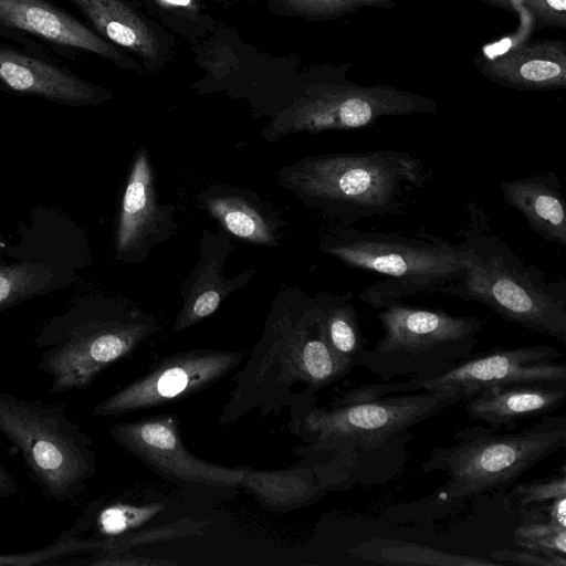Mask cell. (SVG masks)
Masks as SVG:
<instances>
[{
  "instance_id": "cell-33",
  "label": "cell",
  "mask_w": 566,
  "mask_h": 566,
  "mask_svg": "<svg viewBox=\"0 0 566 566\" xmlns=\"http://www.w3.org/2000/svg\"><path fill=\"white\" fill-rule=\"evenodd\" d=\"M91 557L77 560L74 564L94 566H167L176 565L177 562L160 558L142 557L130 552L123 553H93Z\"/></svg>"
},
{
  "instance_id": "cell-20",
  "label": "cell",
  "mask_w": 566,
  "mask_h": 566,
  "mask_svg": "<svg viewBox=\"0 0 566 566\" xmlns=\"http://www.w3.org/2000/svg\"><path fill=\"white\" fill-rule=\"evenodd\" d=\"M566 400V382L509 384L483 389L464 400L472 420L512 429L518 421L551 415Z\"/></svg>"
},
{
  "instance_id": "cell-12",
  "label": "cell",
  "mask_w": 566,
  "mask_h": 566,
  "mask_svg": "<svg viewBox=\"0 0 566 566\" xmlns=\"http://www.w3.org/2000/svg\"><path fill=\"white\" fill-rule=\"evenodd\" d=\"M109 434L148 469L192 493L233 490L243 475L242 467H222L193 455L181 439L175 415L117 422Z\"/></svg>"
},
{
  "instance_id": "cell-7",
  "label": "cell",
  "mask_w": 566,
  "mask_h": 566,
  "mask_svg": "<svg viewBox=\"0 0 566 566\" xmlns=\"http://www.w3.org/2000/svg\"><path fill=\"white\" fill-rule=\"evenodd\" d=\"M565 444L564 415H546L532 426L503 433L481 423L458 431L451 444L434 447L420 469L446 474L439 500L464 501L511 486Z\"/></svg>"
},
{
  "instance_id": "cell-4",
  "label": "cell",
  "mask_w": 566,
  "mask_h": 566,
  "mask_svg": "<svg viewBox=\"0 0 566 566\" xmlns=\"http://www.w3.org/2000/svg\"><path fill=\"white\" fill-rule=\"evenodd\" d=\"M465 210L467 223L455 234L471 262L461 279L439 293L480 303L509 323L566 343L565 279L551 280L538 265L520 258L494 232L476 201H469Z\"/></svg>"
},
{
  "instance_id": "cell-25",
  "label": "cell",
  "mask_w": 566,
  "mask_h": 566,
  "mask_svg": "<svg viewBox=\"0 0 566 566\" xmlns=\"http://www.w3.org/2000/svg\"><path fill=\"white\" fill-rule=\"evenodd\" d=\"M349 553L364 560L385 565H430V566H494L492 559L457 555L429 546L399 539L373 537L349 549Z\"/></svg>"
},
{
  "instance_id": "cell-36",
  "label": "cell",
  "mask_w": 566,
  "mask_h": 566,
  "mask_svg": "<svg viewBox=\"0 0 566 566\" xmlns=\"http://www.w3.org/2000/svg\"><path fill=\"white\" fill-rule=\"evenodd\" d=\"M19 492L18 480L0 462V499L15 496Z\"/></svg>"
},
{
  "instance_id": "cell-6",
  "label": "cell",
  "mask_w": 566,
  "mask_h": 566,
  "mask_svg": "<svg viewBox=\"0 0 566 566\" xmlns=\"http://www.w3.org/2000/svg\"><path fill=\"white\" fill-rule=\"evenodd\" d=\"M160 329L156 316L134 303L93 298L42 328L36 368L49 376L51 394L82 391Z\"/></svg>"
},
{
  "instance_id": "cell-35",
  "label": "cell",
  "mask_w": 566,
  "mask_h": 566,
  "mask_svg": "<svg viewBox=\"0 0 566 566\" xmlns=\"http://www.w3.org/2000/svg\"><path fill=\"white\" fill-rule=\"evenodd\" d=\"M527 4L539 22L566 25V0H528Z\"/></svg>"
},
{
  "instance_id": "cell-34",
  "label": "cell",
  "mask_w": 566,
  "mask_h": 566,
  "mask_svg": "<svg viewBox=\"0 0 566 566\" xmlns=\"http://www.w3.org/2000/svg\"><path fill=\"white\" fill-rule=\"evenodd\" d=\"M490 559L499 564H515L528 566H556L555 562L538 553L520 549H499L490 554Z\"/></svg>"
},
{
  "instance_id": "cell-18",
  "label": "cell",
  "mask_w": 566,
  "mask_h": 566,
  "mask_svg": "<svg viewBox=\"0 0 566 566\" xmlns=\"http://www.w3.org/2000/svg\"><path fill=\"white\" fill-rule=\"evenodd\" d=\"M0 84L52 102L86 106L112 99L109 91L50 61L0 43Z\"/></svg>"
},
{
  "instance_id": "cell-29",
  "label": "cell",
  "mask_w": 566,
  "mask_h": 566,
  "mask_svg": "<svg viewBox=\"0 0 566 566\" xmlns=\"http://www.w3.org/2000/svg\"><path fill=\"white\" fill-rule=\"evenodd\" d=\"M105 542L72 536L64 531L49 545L19 554H0V565L53 564L55 559L77 554H93L105 549Z\"/></svg>"
},
{
  "instance_id": "cell-32",
  "label": "cell",
  "mask_w": 566,
  "mask_h": 566,
  "mask_svg": "<svg viewBox=\"0 0 566 566\" xmlns=\"http://www.w3.org/2000/svg\"><path fill=\"white\" fill-rule=\"evenodd\" d=\"M154 11L171 28L189 34L199 28H207L209 23L198 0H145Z\"/></svg>"
},
{
  "instance_id": "cell-30",
  "label": "cell",
  "mask_w": 566,
  "mask_h": 566,
  "mask_svg": "<svg viewBox=\"0 0 566 566\" xmlns=\"http://www.w3.org/2000/svg\"><path fill=\"white\" fill-rule=\"evenodd\" d=\"M398 0H275L285 14L306 19H328L363 7L389 8Z\"/></svg>"
},
{
  "instance_id": "cell-22",
  "label": "cell",
  "mask_w": 566,
  "mask_h": 566,
  "mask_svg": "<svg viewBox=\"0 0 566 566\" xmlns=\"http://www.w3.org/2000/svg\"><path fill=\"white\" fill-rule=\"evenodd\" d=\"M491 80L517 90H551L566 85V45L562 41H536L518 45L483 62Z\"/></svg>"
},
{
  "instance_id": "cell-9",
  "label": "cell",
  "mask_w": 566,
  "mask_h": 566,
  "mask_svg": "<svg viewBox=\"0 0 566 566\" xmlns=\"http://www.w3.org/2000/svg\"><path fill=\"white\" fill-rule=\"evenodd\" d=\"M382 337L356 361L384 381L432 375L465 358L479 342L485 321L454 316L395 301L376 314Z\"/></svg>"
},
{
  "instance_id": "cell-2",
  "label": "cell",
  "mask_w": 566,
  "mask_h": 566,
  "mask_svg": "<svg viewBox=\"0 0 566 566\" xmlns=\"http://www.w3.org/2000/svg\"><path fill=\"white\" fill-rule=\"evenodd\" d=\"M352 369L331 348L313 295L297 285H281L218 423L233 424L253 411L265 417L316 403L321 389Z\"/></svg>"
},
{
  "instance_id": "cell-11",
  "label": "cell",
  "mask_w": 566,
  "mask_h": 566,
  "mask_svg": "<svg viewBox=\"0 0 566 566\" xmlns=\"http://www.w3.org/2000/svg\"><path fill=\"white\" fill-rule=\"evenodd\" d=\"M562 353L548 345H525L475 355L471 353L432 375L349 389L334 398L329 406H344L420 390L449 391L459 395L464 401L483 389L500 385L566 382V365L558 361Z\"/></svg>"
},
{
  "instance_id": "cell-28",
  "label": "cell",
  "mask_w": 566,
  "mask_h": 566,
  "mask_svg": "<svg viewBox=\"0 0 566 566\" xmlns=\"http://www.w3.org/2000/svg\"><path fill=\"white\" fill-rule=\"evenodd\" d=\"M52 280L44 263L0 264V312L42 291Z\"/></svg>"
},
{
  "instance_id": "cell-1",
  "label": "cell",
  "mask_w": 566,
  "mask_h": 566,
  "mask_svg": "<svg viewBox=\"0 0 566 566\" xmlns=\"http://www.w3.org/2000/svg\"><path fill=\"white\" fill-rule=\"evenodd\" d=\"M462 401L449 391L420 390L337 407L290 409L293 448L326 492L387 483L403 469L416 424Z\"/></svg>"
},
{
  "instance_id": "cell-21",
  "label": "cell",
  "mask_w": 566,
  "mask_h": 566,
  "mask_svg": "<svg viewBox=\"0 0 566 566\" xmlns=\"http://www.w3.org/2000/svg\"><path fill=\"white\" fill-rule=\"evenodd\" d=\"M103 39L137 54L149 69L165 63L168 45L160 31L124 0H67Z\"/></svg>"
},
{
  "instance_id": "cell-26",
  "label": "cell",
  "mask_w": 566,
  "mask_h": 566,
  "mask_svg": "<svg viewBox=\"0 0 566 566\" xmlns=\"http://www.w3.org/2000/svg\"><path fill=\"white\" fill-rule=\"evenodd\" d=\"M313 298L321 312L331 348L349 366L356 367L358 357L367 348V342L359 326L352 292H317Z\"/></svg>"
},
{
  "instance_id": "cell-27",
  "label": "cell",
  "mask_w": 566,
  "mask_h": 566,
  "mask_svg": "<svg viewBox=\"0 0 566 566\" xmlns=\"http://www.w3.org/2000/svg\"><path fill=\"white\" fill-rule=\"evenodd\" d=\"M209 521L191 516H184L166 523H156L129 534L104 541L106 544L105 549L99 553L130 552L137 547L166 541L202 536L206 533Z\"/></svg>"
},
{
  "instance_id": "cell-10",
  "label": "cell",
  "mask_w": 566,
  "mask_h": 566,
  "mask_svg": "<svg viewBox=\"0 0 566 566\" xmlns=\"http://www.w3.org/2000/svg\"><path fill=\"white\" fill-rule=\"evenodd\" d=\"M346 72L336 70L334 75L301 85L292 102L263 128L262 138L276 144L292 134L358 129L382 117L438 111L429 96L388 85H360L347 80Z\"/></svg>"
},
{
  "instance_id": "cell-8",
  "label": "cell",
  "mask_w": 566,
  "mask_h": 566,
  "mask_svg": "<svg viewBox=\"0 0 566 566\" xmlns=\"http://www.w3.org/2000/svg\"><path fill=\"white\" fill-rule=\"evenodd\" d=\"M0 436L43 495L57 503L78 496L97 474L93 440L64 406L0 392Z\"/></svg>"
},
{
  "instance_id": "cell-14",
  "label": "cell",
  "mask_w": 566,
  "mask_h": 566,
  "mask_svg": "<svg viewBox=\"0 0 566 566\" xmlns=\"http://www.w3.org/2000/svg\"><path fill=\"white\" fill-rule=\"evenodd\" d=\"M179 229L176 209L161 202L156 171L147 146L135 153L120 200L116 234V260L126 264L146 261L154 248L170 241Z\"/></svg>"
},
{
  "instance_id": "cell-3",
  "label": "cell",
  "mask_w": 566,
  "mask_h": 566,
  "mask_svg": "<svg viewBox=\"0 0 566 566\" xmlns=\"http://www.w3.org/2000/svg\"><path fill=\"white\" fill-rule=\"evenodd\" d=\"M276 184L328 223H353L398 212L408 193L428 181L424 163L410 153L381 148L324 153L283 166Z\"/></svg>"
},
{
  "instance_id": "cell-16",
  "label": "cell",
  "mask_w": 566,
  "mask_h": 566,
  "mask_svg": "<svg viewBox=\"0 0 566 566\" xmlns=\"http://www.w3.org/2000/svg\"><path fill=\"white\" fill-rule=\"evenodd\" d=\"M233 245L232 237L222 230L202 231L198 260L179 286L182 304L171 333L184 332L211 316L232 293L243 289L259 273V268H249L232 277L224 275L223 266Z\"/></svg>"
},
{
  "instance_id": "cell-24",
  "label": "cell",
  "mask_w": 566,
  "mask_h": 566,
  "mask_svg": "<svg viewBox=\"0 0 566 566\" xmlns=\"http://www.w3.org/2000/svg\"><path fill=\"white\" fill-rule=\"evenodd\" d=\"M239 486L251 494L265 510L275 513L314 504L327 493L312 465L302 459L287 469L263 470L242 467Z\"/></svg>"
},
{
  "instance_id": "cell-19",
  "label": "cell",
  "mask_w": 566,
  "mask_h": 566,
  "mask_svg": "<svg viewBox=\"0 0 566 566\" xmlns=\"http://www.w3.org/2000/svg\"><path fill=\"white\" fill-rule=\"evenodd\" d=\"M176 505L171 495L153 486L134 488L91 502L64 532L76 537L107 541L155 524Z\"/></svg>"
},
{
  "instance_id": "cell-17",
  "label": "cell",
  "mask_w": 566,
  "mask_h": 566,
  "mask_svg": "<svg viewBox=\"0 0 566 566\" xmlns=\"http://www.w3.org/2000/svg\"><path fill=\"white\" fill-rule=\"evenodd\" d=\"M195 202L223 232L248 244L277 247L285 234L282 211L254 190L211 184L196 192Z\"/></svg>"
},
{
  "instance_id": "cell-31",
  "label": "cell",
  "mask_w": 566,
  "mask_h": 566,
  "mask_svg": "<svg viewBox=\"0 0 566 566\" xmlns=\"http://www.w3.org/2000/svg\"><path fill=\"white\" fill-rule=\"evenodd\" d=\"M512 490L506 497L510 510H522L548 503L555 499L566 496L565 470L555 474L532 482L512 484Z\"/></svg>"
},
{
  "instance_id": "cell-15",
  "label": "cell",
  "mask_w": 566,
  "mask_h": 566,
  "mask_svg": "<svg viewBox=\"0 0 566 566\" xmlns=\"http://www.w3.org/2000/svg\"><path fill=\"white\" fill-rule=\"evenodd\" d=\"M0 32L25 34L61 49L92 53L120 69H140L118 46L49 0H0Z\"/></svg>"
},
{
  "instance_id": "cell-5",
  "label": "cell",
  "mask_w": 566,
  "mask_h": 566,
  "mask_svg": "<svg viewBox=\"0 0 566 566\" xmlns=\"http://www.w3.org/2000/svg\"><path fill=\"white\" fill-rule=\"evenodd\" d=\"M317 247L347 268L381 275L358 295L378 310L406 297L439 293L461 279L471 262L462 243L423 230L405 235L327 223L317 232Z\"/></svg>"
},
{
  "instance_id": "cell-13",
  "label": "cell",
  "mask_w": 566,
  "mask_h": 566,
  "mask_svg": "<svg viewBox=\"0 0 566 566\" xmlns=\"http://www.w3.org/2000/svg\"><path fill=\"white\" fill-rule=\"evenodd\" d=\"M244 357L245 354L239 350L210 348L165 356L145 375L95 405L91 415L117 417L181 400L218 382Z\"/></svg>"
},
{
  "instance_id": "cell-23",
  "label": "cell",
  "mask_w": 566,
  "mask_h": 566,
  "mask_svg": "<svg viewBox=\"0 0 566 566\" xmlns=\"http://www.w3.org/2000/svg\"><path fill=\"white\" fill-rule=\"evenodd\" d=\"M503 200L545 241L566 248V206L554 171L501 181Z\"/></svg>"
}]
</instances>
